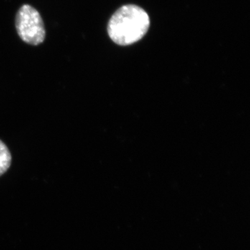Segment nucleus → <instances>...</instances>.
Returning a JSON list of instances; mask_svg holds the SVG:
<instances>
[{
  "instance_id": "3",
  "label": "nucleus",
  "mask_w": 250,
  "mask_h": 250,
  "mask_svg": "<svg viewBox=\"0 0 250 250\" xmlns=\"http://www.w3.org/2000/svg\"><path fill=\"white\" fill-rule=\"evenodd\" d=\"M11 154L9 148L0 140V176L4 174L11 164Z\"/></svg>"
},
{
  "instance_id": "1",
  "label": "nucleus",
  "mask_w": 250,
  "mask_h": 250,
  "mask_svg": "<svg viewBox=\"0 0 250 250\" xmlns=\"http://www.w3.org/2000/svg\"><path fill=\"white\" fill-rule=\"evenodd\" d=\"M150 21L145 10L136 5H125L117 10L108 22V36L120 45L135 43L146 35Z\"/></svg>"
},
{
  "instance_id": "2",
  "label": "nucleus",
  "mask_w": 250,
  "mask_h": 250,
  "mask_svg": "<svg viewBox=\"0 0 250 250\" xmlns=\"http://www.w3.org/2000/svg\"><path fill=\"white\" fill-rule=\"evenodd\" d=\"M16 27L18 36L26 43L39 45L45 41L43 21L39 11L31 5L24 4L18 10Z\"/></svg>"
}]
</instances>
